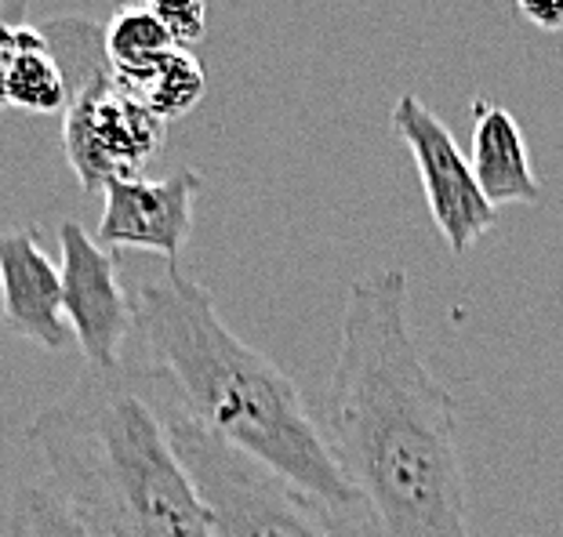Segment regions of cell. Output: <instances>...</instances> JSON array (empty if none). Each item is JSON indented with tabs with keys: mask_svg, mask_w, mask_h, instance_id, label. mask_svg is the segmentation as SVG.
<instances>
[{
	"mask_svg": "<svg viewBox=\"0 0 563 537\" xmlns=\"http://www.w3.org/2000/svg\"><path fill=\"white\" fill-rule=\"evenodd\" d=\"M407 302L404 269L353 280L328 378V444L375 537H470L459 411L418 353Z\"/></svg>",
	"mask_w": 563,
	"mask_h": 537,
	"instance_id": "1",
	"label": "cell"
},
{
	"mask_svg": "<svg viewBox=\"0 0 563 537\" xmlns=\"http://www.w3.org/2000/svg\"><path fill=\"white\" fill-rule=\"evenodd\" d=\"M131 305L150 367L164 378L178 411L323 508L345 519L364 508L298 385L266 353L236 338L200 280L183 266H164V277L139 283Z\"/></svg>",
	"mask_w": 563,
	"mask_h": 537,
	"instance_id": "2",
	"label": "cell"
},
{
	"mask_svg": "<svg viewBox=\"0 0 563 537\" xmlns=\"http://www.w3.org/2000/svg\"><path fill=\"white\" fill-rule=\"evenodd\" d=\"M26 444L44 461L47 486L99 537H211L150 363L84 367L77 385L30 422Z\"/></svg>",
	"mask_w": 563,
	"mask_h": 537,
	"instance_id": "3",
	"label": "cell"
},
{
	"mask_svg": "<svg viewBox=\"0 0 563 537\" xmlns=\"http://www.w3.org/2000/svg\"><path fill=\"white\" fill-rule=\"evenodd\" d=\"M41 26L69 77L63 146L80 189L99 193L113 178H142V167L164 149L167 121L113 80L102 26L80 15L47 19Z\"/></svg>",
	"mask_w": 563,
	"mask_h": 537,
	"instance_id": "4",
	"label": "cell"
},
{
	"mask_svg": "<svg viewBox=\"0 0 563 537\" xmlns=\"http://www.w3.org/2000/svg\"><path fill=\"white\" fill-rule=\"evenodd\" d=\"M161 407L178 458L194 476L203 508H208L211 537H364L356 534L353 519L323 508L284 476L208 433L186 411H178L164 378Z\"/></svg>",
	"mask_w": 563,
	"mask_h": 537,
	"instance_id": "5",
	"label": "cell"
},
{
	"mask_svg": "<svg viewBox=\"0 0 563 537\" xmlns=\"http://www.w3.org/2000/svg\"><path fill=\"white\" fill-rule=\"evenodd\" d=\"M389 124L411 149L429 214H433L443 244L454 255H465L498 222V208L484 197L470 157L459 149L448 124L415 94H400L389 113Z\"/></svg>",
	"mask_w": 563,
	"mask_h": 537,
	"instance_id": "6",
	"label": "cell"
},
{
	"mask_svg": "<svg viewBox=\"0 0 563 537\" xmlns=\"http://www.w3.org/2000/svg\"><path fill=\"white\" fill-rule=\"evenodd\" d=\"M63 244V305L91 371L124 367V342L135 327V305L121 283L117 255L106 250L80 222L58 225Z\"/></svg>",
	"mask_w": 563,
	"mask_h": 537,
	"instance_id": "7",
	"label": "cell"
},
{
	"mask_svg": "<svg viewBox=\"0 0 563 537\" xmlns=\"http://www.w3.org/2000/svg\"><path fill=\"white\" fill-rule=\"evenodd\" d=\"M203 178L197 171H175L167 178H113L102 189L99 240L106 250H153L167 266H178V255L194 233V197Z\"/></svg>",
	"mask_w": 563,
	"mask_h": 537,
	"instance_id": "8",
	"label": "cell"
},
{
	"mask_svg": "<svg viewBox=\"0 0 563 537\" xmlns=\"http://www.w3.org/2000/svg\"><path fill=\"white\" fill-rule=\"evenodd\" d=\"M0 320L15 338L63 353L74 327L63 305V269L44 255L37 230L0 233Z\"/></svg>",
	"mask_w": 563,
	"mask_h": 537,
	"instance_id": "9",
	"label": "cell"
},
{
	"mask_svg": "<svg viewBox=\"0 0 563 537\" xmlns=\"http://www.w3.org/2000/svg\"><path fill=\"white\" fill-rule=\"evenodd\" d=\"M473 175L484 197L495 208L501 204H538L542 182H538L531 153H527L523 131L517 116L501 105L476 102L473 105Z\"/></svg>",
	"mask_w": 563,
	"mask_h": 537,
	"instance_id": "10",
	"label": "cell"
},
{
	"mask_svg": "<svg viewBox=\"0 0 563 537\" xmlns=\"http://www.w3.org/2000/svg\"><path fill=\"white\" fill-rule=\"evenodd\" d=\"M69 102V77L58 63L44 26L11 22V58L4 77V105L26 113H58Z\"/></svg>",
	"mask_w": 563,
	"mask_h": 537,
	"instance_id": "11",
	"label": "cell"
},
{
	"mask_svg": "<svg viewBox=\"0 0 563 537\" xmlns=\"http://www.w3.org/2000/svg\"><path fill=\"white\" fill-rule=\"evenodd\" d=\"M113 80L131 99H139L146 110L157 113L161 121H178L189 110H197L203 88H208L200 58L186 47H172V52H164L139 69H113Z\"/></svg>",
	"mask_w": 563,
	"mask_h": 537,
	"instance_id": "12",
	"label": "cell"
},
{
	"mask_svg": "<svg viewBox=\"0 0 563 537\" xmlns=\"http://www.w3.org/2000/svg\"><path fill=\"white\" fill-rule=\"evenodd\" d=\"M102 44L113 69H139L178 47L164 22L135 0H117L113 15L102 26Z\"/></svg>",
	"mask_w": 563,
	"mask_h": 537,
	"instance_id": "13",
	"label": "cell"
},
{
	"mask_svg": "<svg viewBox=\"0 0 563 537\" xmlns=\"http://www.w3.org/2000/svg\"><path fill=\"white\" fill-rule=\"evenodd\" d=\"M8 537H99L66 508L47 483H26L11 497Z\"/></svg>",
	"mask_w": 563,
	"mask_h": 537,
	"instance_id": "14",
	"label": "cell"
},
{
	"mask_svg": "<svg viewBox=\"0 0 563 537\" xmlns=\"http://www.w3.org/2000/svg\"><path fill=\"white\" fill-rule=\"evenodd\" d=\"M135 4L150 8L178 47L200 41L203 30H208V0H135Z\"/></svg>",
	"mask_w": 563,
	"mask_h": 537,
	"instance_id": "15",
	"label": "cell"
},
{
	"mask_svg": "<svg viewBox=\"0 0 563 537\" xmlns=\"http://www.w3.org/2000/svg\"><path fill=\"white\" fill-rule=\"evenodd\" d=\"M517 8L538 30H545V33L563 30V0H517Z\"/></svg>",
	"mask_w": 563,
	"mask_h": 537,
	"instance_id": "16",
	"label": "cell"
},
{
	"mask_svg": "<svg viewBox=\"0 0 563 537\" xmlns=\"http://www.w3.org/2000/svg\"><path fill=\"white\" fill-rule=\"evenodd\" d=\"M33 0H0V22H26Z\"/></svg>",
	"mask_w": 563,
	"mask_h": 537,
	"instance_id": "17",
	"label": "cell"
}]
</instances>
